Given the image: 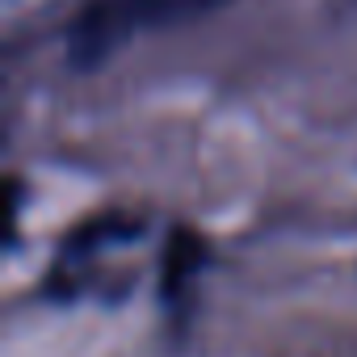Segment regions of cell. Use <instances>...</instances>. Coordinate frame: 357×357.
<instances>
[{
	"label": "cell",
	"mask_w": 357,
	"mask_h": 357,
	"mask_svg": "<svg viewBox=\"0 0 357 357\" xmlns=\"http://www.w3.org/2000/svg\"><path fill=\"white\" fill-rule=\"evenodd\" d=\"M223 5H231V0H97L72 26V55L76 63H101L143 30L181 26Z\"/></svg>",
	"instance_id": "cell-1"
}]
</instances>
